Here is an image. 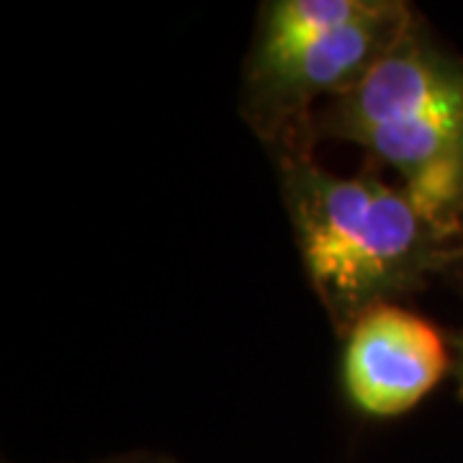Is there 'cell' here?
<instances>
[{
  "label": "cell",
  "mask_w": 463,
  "mask_h": 463,
  "mask_svg": "<svg viewBox=\"0 0 463 463\" xmlns=\"http://www.w3.org/2000/svg\"><path fill=\"white\" fill-rule=\"evenodd\" d=\"M453 355L428 319L379 304L345 335L343 381L353 407L368 417H399L430 394Z\"/></svg>",
  "instance_id": "4"
},
{
  "label": "cell",
  "mask_w": 463,
  "mask_h": 463,
  "mask_svg": "<svg viewBox=\"0 0 463 463\" xmlns=\"http://www.w3.org/2000/svg\"><path fill=\"white\" fill-rule=\"evenodd\" d=\"M276 160L309 283L343 337L364 312L463 258V230L432 219L404 188L330 173L309 149Z\"/></svg>",
  "instance_id": "1"
},
{
  "label": "cell",
  "mask_w": 463,
  "mask_h": 463,
  "mask_svg": "<svg viewBox=\"0 0 463 463\" xmlns=\"http://www.w3.org/2000/svg\"><path fill=\"white\" fill-rule=\"evenodd\" d=\"M450 355H453L450 371H453V379L458 383V394L463 399V330L450 340Z\"/></svg>",
  "instance_id": "6"
},
{
  "label": "cell",
  "mask_w": 463,
  "mask_h": 463,
  "mask_svg": "<svg viewBox=\"0 0 463 463\" xmlns=\"http://www.w3.org/2000/svg\"><path fill=\"white\" fill-rule=\"evenodd\" d=\"M412 16L402 0H379L368 16L345 29L325 33L276 62L248 65L242 109L252 129L276 155L312 152L319 99L335 100L353 90L392 50Z\"/></svg>",
  "instance_id": "3"
},
{
  "label": "cell",
  "mask_w": 463,
  "mask_h": 463,
  "mask_svg": "<svg viewBox=\"0 0 463 463\" xmlns=\"http://www.w3.org/2000/svg\"><path fill=\"white\" fill-rule=\"evenodd\" d=\"M312 137L365 147L432 219L463 230V57L417 14L361 83L317 111Z\"/></svg>",
  "instance_id": "2"
},
{
  "label": "cell",
  "mask_w": 463,
  "mask_h": 463,
  "mask_svg": "<svg viewBox=\"0 0 463 463\" xmlns=\"http://www.w3.org/2000/svg\"><path fill=\"white\" fill-rule=\"evenodd\" d=\"M99 463H178L167 456H160V453H127V456H116V458H109V461Z\"/></svg>",
  "instance_id": "7"
},
{
  "label": "cell",
  "mask_w": 463,
  "mask_h": 463,
  "mask_svg": "<svg viewBox=\"0 0 463 463\" xmlns=\"http://www.w3.org/2000/svg\"><path fill=\"white\" fill-rule=\"evenodd\" d=\"M379 0H273L260 11V24L248 65H268L345 29L376 8Z\"/></svg>",
  "instance_id": "5"
}]
</instances>
